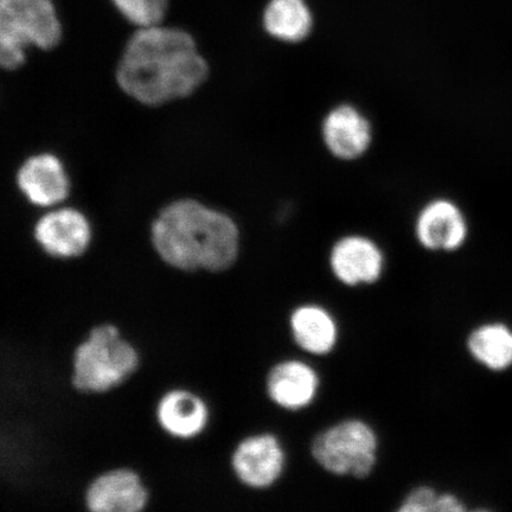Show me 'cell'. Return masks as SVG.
Wrapping results in <instances>:
<instances>
[{"instance_id": "6da1fadb", "label": "cell", "mask_w": 512, "mask_h": 512, "mask_svg": "<svg viewBox=\"0 0 512 512\" xmlns=\"http://www.w3.org/2000/svg\"><path fill=\"white\" fill-rule=\"evenodd\" d=\"M209 76L194 38L176 28H138L127 41L115 79L139 104L156 107L188 98Z\"/></svg>"}, {"instance_id": "7a4b0ae2", "label": "cell", "mask_w": 512, "mask_h": 512, "mask_svg": "<svg viewBox=\"0 0 512 512\" xmlns=\"http://www.w3.org/2000/svg\"><path fill=\"white\" fill-rule=\"evenodd\" d=\"M159 258L179 272L222 273L240 252L239 228L232 217L184 198L160 211L151 227Z\"/></svg>"}, {"instance_id": "3957f363", "label": "cell", "mask_w": 512, "mask_h": 512, "mask_svg": "<svg viewBox=\"0 0 512 512\" xmlns=\"http://www.w3.org/2000/svg\"><path fill=\"white\" fill-rule=\"evenodd\" d=\"M139 366V351L118 326L99 324L73 352L70 382L82 394H104L130 379Z\"/></svg>"}, {"instance_id": "277c9868", "label": "cell", "mask_w": 512, "mask_h": 512, "mask_svg": "<svg viewBox=\"0 0 512 512\" xmlns=\"http://www.w3.org/2000/svg\"><path fill=\"white\" fill-rule=\"evenodd\" d=\"M62 40V27L51 0H0V66L16 70L25 49L51 50Z\"/></svg>"}, {"instance_id": "5b68a950", "label": "cell", "mask_w": 512, "mask_h": 512, "mask_svg": "<svg viewBox=\"0 0 512 512\" xmlns=\"http://www.w3.org/2000/svg\"><path fill=\"white\" fill-rule=\"evenodd\" d=\"M315 462L335 476L367 478L379 456V437L360 419H348L316 435L311 445Z\"/></svg>"}, {"instance_id": "8992f818", "label": "cell", "mask_w": 512, "mask_h": 512, "mask_svg": "<svg viewBox=\"0 0 512 512\" xmlns=\"http://www.w3.org/2000/svg\"><path fill=\"white\" fill-rule=\"evenodd\" d=\"M230 463L240 483L254 490H265L283 476L286 453L274 434H254L235 447Z\"/></svg>"}, {"instance_id": "52a82bcc", "label": "cell", "mask_w": 512, "mask_h": 512, "mask_svg": "<svg viewBox=\"0 0 512 512\" xmlns=\"http://www.w3.org/2000/svg\"><path fill=\"white\" fill-rule=\"evenodd\" d=\"M34 239L51 258L76 259L85 254L91 245V224L79 210H51L36 222Z\"/></svg>"}, {"instance_id": "ba28073f", "label": "cell", "mask_w": 512, "mask_h": 512, "mask_svg": "<svg viewBox=\"0 0 512 512\" xmlns=\"http://www.w3.org/2000/svg\"><path fill=\"white\" fill-rule=\"evenodd\" d=\"M85 502L92 512H140L149 505L150 494L137 472L115 469L93 479Z\"/></svg>"}, {"instance_id": "9c48e42d", "label": "cell", "mask_w": 512, "mask_h": 512, "mask_svg": "<svg viewBox=\"0 0 512 512\" xmlns=\"http://www.w3.org/2000/svg\"><path fill=\"white\" fill-rule=\"evenodd\" d=\"M330 267L339 283L371 285L382 277L384 256L374 241L360 235L345 236L332 247Z\"/></svg>"}, {"instance_id": "30bf717a", "label": "cell", "mask_w": 512, "mask_h": 512, "mask_svg": "<svg viewBox=\"0 0 512 512\" xmlns=\"http://www.w3.org/2000/svg\"><path fill=\"white\" fill-rule=\"evenodd\" d=\"M16 183L36 207H54L69 194L67 172L61 160L51 153H40L25 160L17 171Z\"/></svg>"}, {"instance_id": "8fae6325", "label": "cell", "mask_w": 512, "mask_h": 512, "mask_svg": "<svg viewBox=\"0 0 512 512\" xmlns=\"http://www.w3.org/2000/svg\"><path fill=\"white\" fill-rule=\"evenodd\" d=\"M317 371L299 360L281 361L270 370L266 379L268 398L286 411L310 407L319 392Z\"/></svg>"}, {"instance_id": "7c38bea8", "label": "cell", "mask_w": 512, "mask_h": 512, "mask_svg": "<svg viewBox=\"0 0 512 512\" xmlns=\"http://www.w3.org/2000/svg\"><path fill=\"white\" fill-rule=\"evenodd\" d=\"M209 407L189 389H172L159 399L156 419L165 433L189 440L201 435L209 424Z\"/></svg>"}, {"instance_id": "4fadbf2b", "label": "cell", "mask_w": 512, "mask_h": 512, "mask_svg": "<svg viewBox=\"0 0 512 512\" xmlns=\"http://www.w3.org/2000/svg\"><path fill=\"white\" fill-rule=\"evenodd\" d=\"M415 228L420 245L430 251H457L467 238L465 216L447 200L433 201L422 209Z\"/></svg>"}, {"instance_id": "5bb4252c", "label": "cell", "mask_w": 512, "mask_h": 512, "mask_svg": "<svg viewBox=\"0 0 512 512\" xmlns=\"http://www.w3.org/2000/svg\"><path fill=\"white\" fill-rule=\"evenodd\" d=\"M326 146L337 158L361 157L371 143L369 121L352 106H339L328 114L323 124Z\"/></svg>"}, {"instance_id": "9a60e30c", "label": "cell", "mask_w": 512, "mask_h": 512, "mask_svg": "<svg viewBox=\"0 0 512 512\" xmlns=\"http://www.w3.org/2000/svg\"><path fill=\"white\" fill-rule=\"evenodd\" d=\"M290 329L298 347L311 355L330 354L338 341L337 322L320 305L306 304L294 309L290 316Z\"/></svg>"}, {"instance_id": "2e32d148", "label": "cell", "mask_w": 512, "mask_h": 512, "mask_svg": "<svg viewBox=\"0 0 512 512\" xmlns=\"http://www.w3.org/2000/svg\"><path fill=\"white\" fill-rule=\"evenodd\" d=\"M265 29L284 42H299L309 36L312 16L304 0H271L264 14Z\"/></svg>"}, {"instance_id": "e0dca14e", "label": "cell", "mask_w": 512, "mask_h": 512, "mask_svg": "<svg viewBox=\"0 0 512 512\" xmlns=\"http://www.w3.org/2000/svg\"><path fill=\"white\" fill-rule=\"evenodd\" d=\"M467 348L491 370H504L512 364V332L502 324L480 326L467 339Z\"/></svg>"}, {"instance_id": "ac0fdd59", "label": "cell", "mask_w": 512, "mask_h": 512, "mask_svg": "<svg viewBox=\"0 0 512 512\" xmlns=\"http://www.w3.org/2000/svg\"><path fill=\"white\" fill-rule=\"evenodd\" d=\"M112 3L128 22L138 28L159 25L168 10V0H112Z\"/></svg>"}, {"instance_id": "d6986e66", "label": "cell", "mask_w": 512, "mask_h": 512, "mask_svg": "<svg viewBox=\"0 0 512 512\" xmlns=\"http://www.w3.org/2000/svg\"><path fill=\"white\" fill-rule=\"evenodd\" d=\"M438 491L432 486H416L403 499L398 511L400 512H435L439 499Z\"/></svg>"}, {"instance_id": "ffe728a7", "label": "cell", "mask_w": 512, "mask_h": 512, "mask_svg": "<svg viewBox=\"0 0 512 512\" xmlns=\"http://www.w3.org/2000/svg\"><path fill=\"white\" fill-rule=\"evenodd\" d=\"M465 505L457 496L452 494L439 495L437 510L435 512H462L465 511Z\"/></svg>"}]
</instances>
